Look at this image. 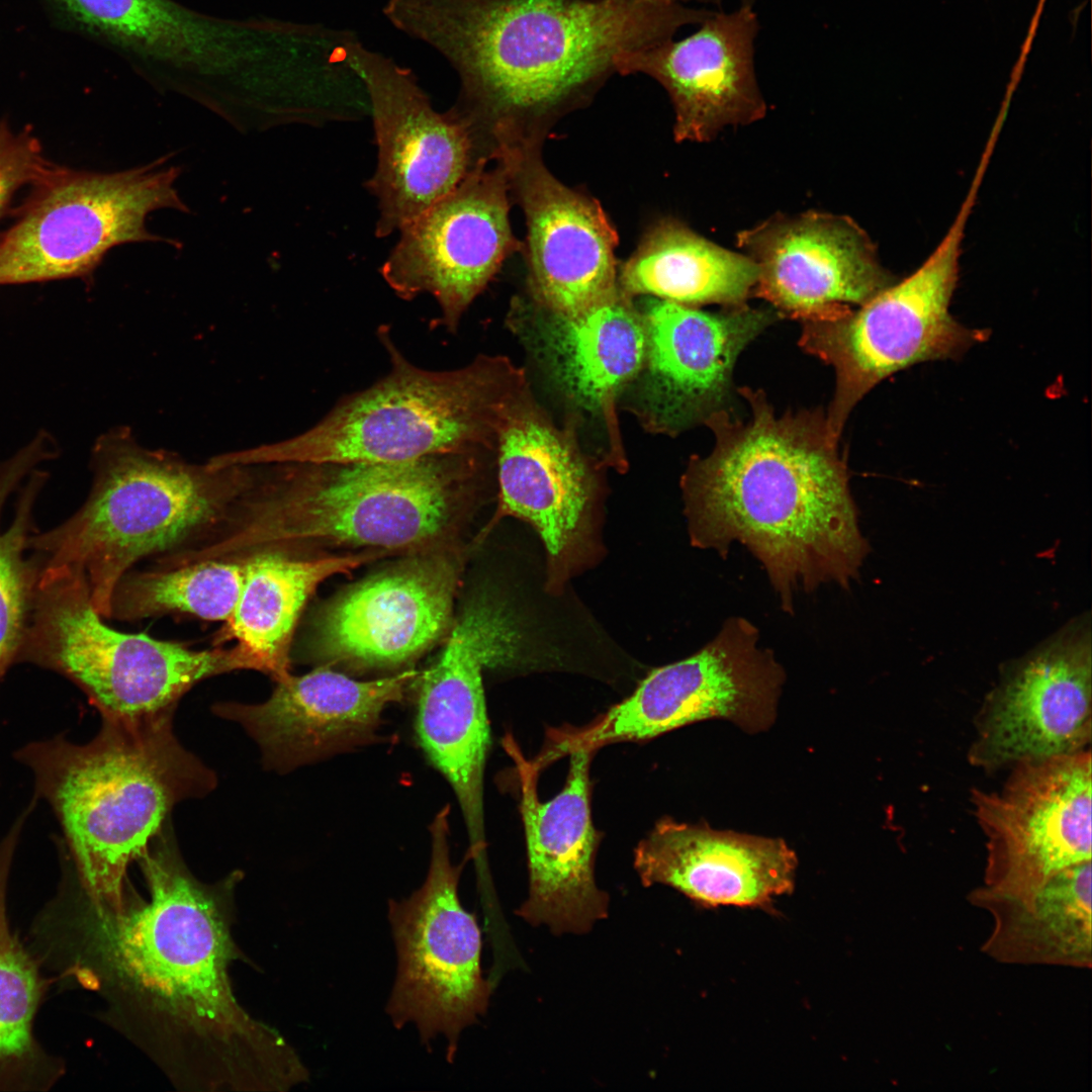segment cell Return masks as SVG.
Instances as JSON below:
<instances>
[{"mask_svg": "<svg viewBox=\"0 0 1092 1092\" xmlns=\"http://www.w3.org/2000/svg\"><path fill=\"white\" fill-rule=\"evenodd\" d=\"M756 627L732 617L693 655L652 670L625 700L582 728L551 729L544 748L555 760L576 749L657 737L720 718L749 733L775 721L785 671L758 645Z\"/></svg>", "mask_w": 1092, "mask_h": 1092, "instance_id": "obj_12", "label": "cell"}, {"mask_svg": "<svg viewBox=\"0 0 1092 1092\" xmlns=\"http://www.w3.org/2000/svg\"><path fill=\"white\" fill-rule=\"evenodd\" d=\"M688 37L623 54L621 75L645 74L667 91L679 141L705 142L728 125L760 119L766 104L757 84L753 7L713 11Z\"/></svg>", "mask_w": 1092, "mask_h": 1092, "instance_id": "obj_22", "label": "cell"}, {"mask_svg": "<svg viewBox=\"0 0 1092 1092\" xmlns=\"http://www.w3.org/2000/svg\"><path fill=\"white\" fill-rule=\"evenodd\" d=\"M103 619L80 569L39 567L16 662L64 675L107 719L175 710L204 679L236 670L261 672L258 660L238 644L193 649L146 633L121 632Z\"/></svg>", "mask_w": 1092, "mask_h": 1092, "instance_id": "obj_9", "label": "cell"}, {"mask_svg": "<svg viewBox=\"0 0 1092 1092\" xmlns=\"http://www.w3.org/2000/svg\"><path fill=\"white\" fill-rule=\"evenodd\" d=\"M487 451L402 462H279L253 466L250 484L179 564L237 560L308 544L397 549L442 532Z\"/></svg>", "mask_w": 1092, "mask_h": 1092, "instance_id": "obj_5", "label": "cell"}, {"mask_svg": "<svg viewBox=\"0 0 1092 1092\" xmlns=\"http://www.w3.org/2000/svg\"><path fill=\"white\" fill-rule=\"evenodd\" d=\"M448 813L442 809L430 826L423 886L406 899L389 900L397 969L386 1011L397 1028L414 1022L428 1049L436 1036L446 1037L453 1062L460 1033L486 1011L490 987L480 968L479 927L458 897L464 863L450 858Z\"/></svg>", "mask_w": 1092, "mask_h": 1092, "instance_id": "obj_13", "label": "cell"}, {"mask_svg": "<svg viewBox=\"0 0 1092 1092\" xmlns=\"http://www.w3.org/2000/svg\"><path fill=\"white\" fill-rule=\"evenodd\" d=\"M348 57L374 123L378 163L366 186L377 198L376 235L382 238L451 192L478 158L468 128L448 111L435 110L410 68L366 47L358 35Z\"/></svg>", "mask_w": 1092, "mask_h": 1092, "instance_id": "obj_17", "label": "cell"}, {"mask_svg": "<svg viewBox=\"0 0 1092 1092\" xmlns=\"http://www.w3.org/2000/svg\"><path fill=\"white\" fill-rule=\"evenodd\" d=\"M1091 762L1090 748L1023 760L1009 767L1000 789L971 791L986 847L980 890L1024 894L1091 861Z\"/></svg>", "mask_w": 1092, "mask_h": 1092, "instance_id": "obj_15", "label": "cell"}, {"mask_svg": "<svg viewBox=\"0 0 1092 1092\" xmlns=\"http://www.w3.org/2000/svg\"><path fill=\"white\" fill-rule=\"evenodd\" d=\"M455 569L442 558L413 561L343 594L322 615L317 654L355 668L392 667L432 645L452 609Z\"/></svg>", "mask_w": 1092, "mask_h": 1092, "instance_id": "obj_25", "label": "cell"}, {"mask_svg": "<svg viewBox=\"0 0 1092 1092\" xmlns=\"http://www.w3.org/2000/svg\"><path fill=\"white\" fill-rule=\"evenodd\" d=\"M174 711L102 718L87 743L57 735L14 753L32 772L34 798L44 800L60 823L64 862L97 908L123 909L129 863L179 802L216 787L213 770L175 736Z\"/></svg>", "mask_w": 1092, "mask_h": 1092, "instance_id": "obj_6", "label": "cell"}, {"mask_svg": "<svg viewBox=\"0 0 1092 1092\" xmlns=\"http://www.w3.org/2000/svg\"><path fill=\"white\" fill-rule=\"evenodd\" d=\"M417 674L407 669L363 681L322 666L275 681L265 702H219L212 712L247 731L265 767L285 772L371 742L385 707L403 698Z\"/></svg>", "mask_w": 1092, "mask_h": 1092, "instance_id": "obj_21", "label": "cell"}, {"mask_svg": "<svg viewBox=\"0 0 1092 1092\" xmlns=\"http://www.w3.org/2000/svg\"><path fill=\"white\" fill-rule=\"evenodd\" d=\"M389 372L343 397L305 432L224 454L230 465L279 462H402L451 452H495L506 407L526 382L502 357L432 371L408 361L381 327Z\"/></svg>", "mask_w": 1092, "mask_h": 1092, "instance_id": "obj_8", "label": "cell"}, {"mask_svg": "<svg viewBox=\"0 0 1092 1092\" xmlns=\"http://www.w3.org/2000/svg\"><path fill=\"white\" fill-rule=\"evenodd\" d=\"M495 455L502 513L529 522L552 568L567 571L585 541L592 473L574 439L535 403L526 383L505 411Z\"/></svg>", "mask_w": 1092, "mask_h": 1092, "instance_id": "obj_24", "label": "cell"}, {"mask_svg": "<svg viewBox=\"0 0 1092 1092\" xmlns=\"http://www.w3.org/2000/svg\"><path fill=\"white\" fill-rule=\"evenodd\" d=\"M797 863L783 839L670 817L661 818L634 851L645 886H669L703 907H766L793 891Z\"/></svg>", "mask_w": 1092, "mask_h": 1092, "instance_id": "obj_26", "label": "cell"}, {"mask_svg": "<svg viewBox=\"0 0 1092 1092\" xmlns=\"http://www.w3.org/2000/svg\"><path fill=\"white\" fill-rule=\"evenodd\" d=\"M480 160L447 195L400 230L381 274L402 299L429 293L438 323L455 332L463 313L516 248L509 220L508 170Z\"/></svg>", "mask_w": 1092, "mask_h": 1092, "instance_id": "obj_18", "label": "cell"}, {"mask_svg": "<svg viewBox=\"0 0 1092 1092\" xmlns=\"http://www.w3.org/2000/svg\"><path fill=\"white\" fill-rule=\"evenodd\" d=\"M378 554L359 553L299 558L279 551L255 553L246 559L238 603L224 622L216 644L235 640L275 681L290 672V651L301 611L327 578L347 573Z\"/></svg>", "mask_w": 1092, "mask_h": 1092, "instance_id": "obj_30", "label": "cell"}, {"mask_svg": "<svg viewBox=\"0 0 1092 1092\" xmlns=\"http://www.w3.org/2000/svg\"><path fill=\"white\" fill-rule=\"evenodd\" d=\"M970 902L993 916L982 950L1008 964L1090 969L1091 861L1066 868L1038 888L998 895L976 888Z\"/></svg>", "mask_w": 1092, "mask_h": 1092, "instance_id": "obj_29", "label": "cell"}, {"mask_svg": "<svg viewBox=\"0 0 1092 1092\" xmlns=\"http://www.w3.org/2000/svg\"><path fill=\"white\" fill-rule=\"evenodd\" d=\"M519 167L532 289L542 308L572 312L613 294L616 234L600 205L541 164Z\"/></svg>", "mask_w": 1092, "mask_h": 1092, "instance_id": "obj_27", "label": "cell"}, {"mask_svg": "<svg viewBox=\"0 0 1092 1092\" xmlns=\"http://www.w3.org/2000/svg\"><path fill=\"white\" fill-rule=\"evenodd\" d=\"M643 316L648 420L676 433L724 408L737 357L779 314L747 304L707 312L656 298Z\"/></svg>", "mask_w": 1092, "mask_h": 1092, "instance_id": "obj_23", "label": "cell"}, {"mask_svg": "<svg viewBox=\"0 0 1092 1092\" xmlns=\"http://www.w3.org/2000/svg\"><path fill=\"white\" fill-rule=\"evenodd\" d=\"M674 0H386L397 30L436 51L459 92L447 110L496 134L518 116L584 98L625 53L672 39L711 15Z\"/></svg>", "mask_w": 1092, "mask_h": 1092, "instance_id": "obj_2", "label": "cell"}, {"mask_svg": "<svg viewBox=\"0 0 1092 1092\" xmlns=\"http://www.w3.org/2000/svg\"><path fill=\"white\" fill-rule=\"evenodd\" d=\"M543 310L544 315L535 324L539 353L564 394L577 407L604 421L616 445L617 398L645 363L643 314L620 287L576 311Z\"/></svg>", "mask_w": 1092, "mask_h": 1092, "instance_id": "obj_28", "label": "cell"}, {"mask_svg": "<svg viewBox=\"0 0 1092 1092\" xmlns=\"http://www.w3.org/2000/svg\"><path fill=\"white\" fill-rule=\"evenodd\" d=\"M1090 616L1080 615L1003 665L974 718L970 764L985 772L1090 748Z\"/></svg>", "mask_w": 1092, "mask_h": 1092, "instance_id": "obj_16", "label": "cell"}, {"mask_svg": "<svg viewBox=\"0 0 1092 1092\" xmlns=\"http://www.w3.org/2000/svg\"><path fill=\"white\" fill-rule=\"evenodd\" d=\"M31 809L26 807L0 840V1092L51 1089L65 1073L34 1033V1020L51 981L12 929L8 884L16 846Z\"/></svg>", "mask_w": 1092, "mask_h": 1092, "instance_id": "obj_31", "label": "cell"}, {"mask_svg": "<svg viewBox=\"0 0 1092 1092\" xmlns=\"http://www.w3.org/2000/svg\"><path fill=\"white\" fill-rule=\"evenodd\" d=\"M745 421L723 408L705 424L715 446L681 478L692 543L726 555L738 542L765 569L784 611L800 592L848 589L870 551L838 440L819 412L777 417L761 390L741 387Z\"/></svg>", "mask_w": 1092, "mask_h": 1092, "instance_id": "obj_1", "label": "cell"}, {"mask_svg": "<svg viewBox=\"0 0 1092 1092\" xmlns=\"http://www.w3.org/2000/svg\"><path fill=\"white\" fill-rule=\"evenodd\" d=\"M758 275L746 255L724 249L673 220L644 238L621 269L620 289L696 306L746 304Z\"/></svg>", "mask_w": 1092, "mask_h": 1092, "instance_id": "obj_32", "label": "cell"}, {"mask_svg": "<svg viewBox=\"0 0 1092 1092\" xmlns=\"http://www.w3.org/2000/svg\"><path fill=\"white\" fill-rule=\"evenodd\" d=\"M179 174L166 157L112 173L56 166L0 235V285L89 276L123 244L177 246L151 233L146 220L159 209L189 211L175 187Z\"/></svg>", "mask_w": 1092, "mask_h": 1092, "instance_id": "obj_11", "label": "cell"}, {"mask_svg": "<svg viewBox=\"0 0 1092 1092\" xmlns=\"http://www.w3.org/2000/svg\"><path fill=\"white\" fill-rule=\"evenodd\" d=\"M53 457L36 435L0 464V680L17 661L27 625L38 566L24 558L33 529V508L48 474L35 466Z\"/></svg>", "mask_w": 1092, "mask_h": 1092, "instance_id": "obj_33", "label": "cell"}, {"mask_svg": "<svg viewBox=\"0 0 1092 1092\" xmlns=\"http://www.w3.org/2000/svg\"><path fill=\"white\" fill-rule=\"evenodd\" d=\"M246 559L203 560L171 567L132 569L116 584L109 619L138 621L184 615L226 622L236 608Z\"/></svg>", "mask_w": 1092, "mask_h": 1092, "instance_id": "obj_34", "label": "cell"}, {"mask_svg": "<svg viewBox=\"0 0 1092 1092\" xmlns=\"http://www.w3.org/2000/svg\"><path fill=\"white\" fill-rule=\"evenodd\" d=\"M525 631L506 601L478 596L463 610L437 659L414 679L417 739L458 799L469 857L477 861L485 851L483 776L490 745L482 671L534 665Z\"/></svg>", "mask_w": 1092, "mask_h": 1092, "instance_id": "obj_14", "label": "cell"}, {"mask_svg": "<svg viewBox=\"0 0 1092 1092\" xmlns=\"http://www.w3.org/2000/svg\"><path fill=\"white\" fill-rule=\"evenodd\" d=\"M737 245L758 269L752 296L803 323L843 318L895 281L848 216L775 215L739 233Z\"/></svg>", "mask_w": 1092, "mask_h": 1092, "instance_id": "obj_19", "label": "cell"}, {"mask_svg": "<svg viewBox=\"0 0 1092 1092\" xmlns=\"http://www.w3.org/2000/svg\"><path fill=\"white\" fill-rule=\"evenodd\" d=\"M979 187L973 181L948 232L912 274L843 318L804 323L801 348L835 371L825 416L836 438L857 402L887 377L919 363L960 358L987 340L986 330L970 329L949 312L964 231Z\"/></svg>", "mask_w": 1092, "mask_h": 1092, "instance_id": "obj_10", "label": "cell"}, {"mask_svg": "<svg viewBox=\"0 0 1092 1092\" xmlns=\"http://www.w3.org/2000/svg\"><path fill=\"white\" fill-rule=\"evenodd\" d=\"M674 1H677V2H679V3H682V4H686V5H688V3H699V4H711V5L721 6V4H722V3H723V2L725 1V0H674ZM736 1H737V3H738V5H737V6H749V7H753V5H754V4H755V3H756V2L758 1V0H736Z\"/></svg>", "mask_w": 1092, "mask_h": 1092, "instance_id": "obj_36", "label": "cell"}, {"mask_svg": "<svg viewBox=\"0 0 1092 1092\" xmlns=\"http://www.w3.org/2000/svg\"><path fill=\"white\" fill-rule=\"evenodd\" d=\"M153 85L229 116L296 114L337 78L342 28L226 18L176 0H87L76 23Z\"/></svg>", "mask_w": 1092, "mask_h": 1092, "instance_id": "obj_4", "label": "cell"}, {"mask_svg": "<svg viewBox=\"0 0 1092 1092\" xmlns=\"http://www.w3.org/2000/svg\"><path fill=\"white\" fill-rule=\"evenodd\" d=\"M93 483L81 508L60 526L33 532L39 567L73 566L96 611L109 619L117 582L135 564L193 546L229 515L253 467L189 463L141 446L128 429L100 436L92 449Z\"/></svg>", "mask_w": 1092, "mask_h": 1092, "instance_id": "obj_7", "label": "cell"}, {"mask_svg": "<svg viewBox=\"0 0 1092 1092\" xmlns=\"http://www.w3.org/2000/svg\"><path fill=\"white\" fill-rule=\"evenodd\" d=\"M56 165L42 153L39 141L30 129L14 133L0 123V214L13 194L26 184H35Z\"/></svg>", "mask_w": 1092, "mask_h": 1092, "instance_id": "obj_35", "label": "cell"}, {"mask_svg": "<svg viewBox=\"0 0 1092 1092\" xmlns=\"http://www.w3.org/2000/svg\"><path fill=\"white\" fill-rule=\"evenodd\" d=\"M138 861L151 897L134 908L125 902L118 912L100 909L74 882L59 884L29 930L42 968L63 984L112 973L222 1042L289 1050L237 1003L228 976L233 945L219 903L184 864L170 819Z\"/></svg>", "mask_w": 1092, "mask_h": 1092, "instance_id": "obj_3", "label": "cell"}, {"mask_svg": "<svg viewBox=\"0 0 1092 1092\" xmlns=\"http://www.w3.org/2000/svg\"><path fill=\"white\" fill-rule=\"evenodd\" d=\"M519 770L520 810L525 828L529 896L518 914L533 925L557 934L584 933L608 914V895L595 882L600 833L592 818L590 762L595 751L570 752L563 789L541 802L539 769L527 760L511 737L504 742Z\"/></svg>", "mask_w": 1092, "mask_h": 1092, "instance_id": "obj_20", "label": "cell"}]
</instances>
